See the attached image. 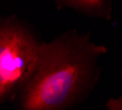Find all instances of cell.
Segmentation results:
<instances>
[{
  "mask_svg": "<svg viewBox=\"0 0 122 110\" xmlns=\"http://www.w3.org/2000/svg\"><path fill=\"white\" fill-rule=\"evenodd\" d=\"M106 52L76 30L43 42L36 71L14 98L18 109L66 110L79 102L96 84L98 59Z\"/></svg>",
  "mask_w": 122,
  "mask_h": 110,
  "instance_id": "obj_1",
  "label": "cell"
},
{
  "mask_svg": "<svg viewBox=\"0 0 122 110\" xmlns=\"http://www.w3.org/2000/svg\"><path fill=\"white\" fill-rule=\"evenodd\" d=\"M43 42L17 16L0 20V99H14L36 71Z\"/></svg>",
  "mask_w": 122,
  "mask_h": 110,
  "instance_id": "obj_2",
  "label": "cell"
},
{
  "mask_svg": "<svg viewBox=\"0 0 122 110\" xmlns=\"http://www.w3.org/2000/svg\"><path fill=\"white\" fill-rule=\"evenodd\" d=\"M58 8H67L84 16L110 20L113 11V0H53Z\"/></svg>",
  "mask_w": 122,
  "mask_h": 110,
  "instance_id": "obj_3",
  "label": "cell"
},
{
  "mask_svg": "<svg viewBox=\"0 0 122 110\" xmlns=\"http://www.w3.org/2000/svg\"><path fill=\"white\" fill-rule=\"evenodd\" d=\"M122 76V72H121ZM107 110H122V93L117 98H110L106 104Z\"/></svg>",
  "mask_w": 122,
  "mask_h": 110,
  "instance_id": "obj_4",
  "label": "cell"
}]
</instances>
